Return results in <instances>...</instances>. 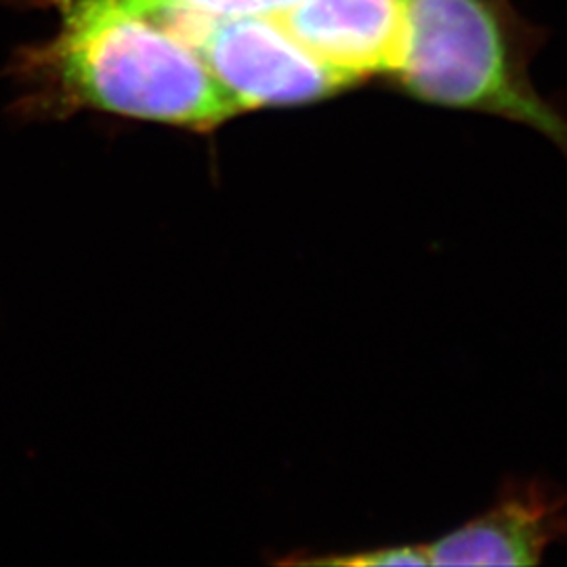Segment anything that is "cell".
I'll list each match as a JSON object with an SVG mask.
<instances>
[{
	"mask_svg": "<svg viewBox=\"0 0 567 567\" xmlns=\"http://www.w3.org/2000/svg\"><path fill=\"white\" fill-rule=\"evenodd\" d=\"M51 2L60 34L13 61L25 112L93 107L200 131L240 112L203 60L163 25L114 0Z\"/></svg>",
	"mask_w": 567,
	"mask_h": 567,
	"instance_id": "obj_1",
	"label": "cell"
},
{
	"mask_svg": "<svg viewBox=\"0 0 567 567\" xmlns=\"http://www.w3.org/2000/svg\"><path fill=\"white\" fill-rule=\"evenodd\" d=\"M543 42L513 0H405L393 76L421 102L526 124L567 161V112L529 76Z\"/></svg>",
	"mask_w": 567,
	"mask_h": 567,
	"instance_id": "obj_2",
	"label": "cell"
},
{
	"mask_svg": "<svg viewBox=\"0 0 567 567\" xmlns=\"http://www.w3.org/2000/svg\"><path fill=\"white\" fill-rule=\"evenodd\" d=\"M244 110L334 95L349 81L290 37L278 16L189 23L175 34Z\"/></svg>",
	"mask_w": 567,
	"mask_h": 567,
	"instance_id": "obj_3",
	"label": "cell"
},
{
	"mask_svg": "<svg viewBox=\"0 0 567 567\" xmlns=\"http://www.w3.org/2000/svg\"><path fill=\"white\" fill-rule=\"evenodd\" d=\"M567 543V496L540 480L508 482L496 503L425 545L429 566H538Z\"/></svg>",
	"mask_w": 567,
	"mask_h": 567,
	"instance_id": "obj_4",
	"label": "cell"
},
{
	"mask_svg": "<svg viewBox=\"0 0 567 567\" xmlns=\"http://www.w3.org/2000/svg\"><path fill=\"white\" fill-rule=\"evenodd\" d=\"M278 20L313 58L349 81L393 74L400 63L405 0H297Z\"/></svg>",
	"mask_w": 567,
	"mask_h": 567,
	"instance_id": "obj_5",
	"label": "cell"
},
{
	"mask_svg": "<svg viewBox=\"0 0 567 567\" xmlns=\"http://www.w3.org/2000/svg\"><path fill=\"white\" fill-rule=\"evenodd\" d=\"M122 9L177 32L189 23L278 16L297 0H114Z\"/></svg>",
	"mask_w": 567,
	"mask_h": 567,
	"instance_id": "obj_6",
	"label": "cell"
},
{
	"mask_svg": "<svg viewBox=\"0 0 567 567\" xmlns=\"http://www.w3.org/2000/svg\"><path fill=\"white\" fill-rule=\"evenodd\" d=\"M324 564L337 566H429L425 545H410V547L379 548L368 550L364 555H351L339 559H326Z\"/></svg>",
	"mask_w": 567,
	"mask_h": 567,
	"instance_id": "obj_7",
	"label": "cell"
}]
</instances>
